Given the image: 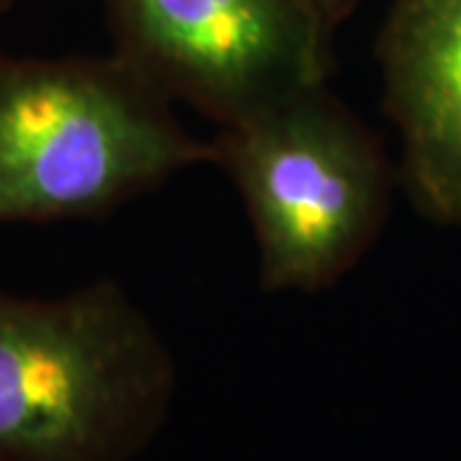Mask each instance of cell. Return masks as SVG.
Wrapping results in <instances>:
<instances>
[{
    "label": "cell",
    "instance_id": "obj_6",
    "mask_svg": "<svg viewBox=\"0 0 461 461\" xmlns=\"http://www.w3.org/2000/svg\"><path fill=\"white\" fill-rule=\"evenodd\" d=\"M308 3L330 32H336L344 21H348L359 5V0H308Z\"/></svg>",
    "mask_w": 461,
    "mask_h": 461
},
{
    "label": "cell",
    "instance_id": "obj_5",
    "mask_svg": "<svg viewBox=\"0 0 461 461\" xmlns=\"http://www.w3.org/2000/svg\"><path fill=\"white\" fill-rule=\"evenodd\" d=\"M377 62L400 187L423 218L461 226V0H390Z\"/></svg>",
    "mask_w": 461,
    "mask_h": 461
},
{
    "label": "cell",
    "instance_id": "obj_2",
    "mask_svg": "<svg viewBox=\"0 0 461 461\" xmlns=\"http://www.w3.org/2000/svg\"><path fill=\"white\" fill-rule=\"evenodd\" d=\"M211 157L113 54L0 51V226L100 221Z\"/></svg>",
    "mask_w": 461,
    "mask_h": 461
},
{
    "label": "cell",
    "instance_id": "obj_7",
    "mask_svg": "<svg viewBox=\"0 0 461 461\" xmlns=\"http://www.w3.org/2000/svg\"><path fill=\"white\" fill-rule=\"evenodd\" d=\"M14 5H16V0H0V18L5 16Z\"/></svg>",
    "mask_w": 461,
    "mask_h": 461
},
{
    "label": "cell",
    "instance_id": "obj_3",
    "mask_svg": "<svg viewBox=\"0 0 461 461\" xmlns=\"http://www.w3.org/2000/svg\"><path fill=\"white\" fill-rule=\"evenodd\" d=\"M211 165L244 203L267 293H323L362 262L400 185L379 136L329 83L218 126Z\"/></svg>",
    "mask_w": 461,
    "mask_h": 461
},
{
    "label": "cell",
    "instance_id": "obj_1",
    "mask_svg": "<svg viewBox=\"0 0 461 461\" xmlns=\"http://www.w3.org/2000/svg\"><path fill=\"white\" fill-rule=\"evenodd\" d=\"M177 364L115 280L0 287V461H133L165 430Z\"/></svg>",
    "mask_w": 461,
    "mask_h": 461
},
{
    "label": "cell",
    "instance_id": "obj_4",
    "mask_svg": "<svg viewBox=\"0 0 461 461\" xmlns=\"http://www.w3.org/2000/svg\"><path fill=\"white\" fill-rule=\"evenodd\" d=\"M111 54L172 103L239 123L336 72L308 0H100Z\"/></svg>",
    "mask_w": 461,
    "mask_h": 461
}]
</instances>
